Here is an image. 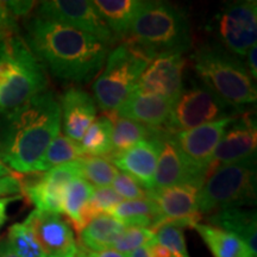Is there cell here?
Wrapping results in <instances>:
<instances>
[{"label":"cell","instance_id":"obj_20","mask_svg":"<svg viewBox=\"0 0 257 257\" xmlns=\"http://www.w3.org/2000/svg\"><path fill=\"white\" fill-rule=\"evenodd\" d=\"M173 106L174 102L169 99L136 89L114 113L149 127L165 128Z\"/></svg>","mask_w":257,"mask_h":257},{"label":"cell","instance_id":"obj_15","mask_svg":"<svg viewBox=\"0 0 257 257\" xmlns=\"http://www.w3.org/2000/svg\"><path fill=\"white\" fill-rule=\"evenodd\" d=\"M24 223L32 230L47 257H75L78 244L68 221L59 213L32 211Z\"/></svg>","mask_w":257,"mask_h":257},{"label":"cell","instance_id":"obj_7","mask_svg":"<svg viewBox=\"0 0 257 257\" xmlns=\"http://www.w3.org/2000/svg\"><path fill=\"white\" fill-rule=\"evenodd\" d=\"M150 61L128 44L108 51L102 72L93 83V99L104 113H112L137 89L138 80Z\"/></svg>","mask_w":257,"mask_h":257},{"label":"cell","instance_id":"obj_41","mask_svg":"<svg viewBox=\"0 0 257 257\" xmlns=\"http://www.w3.org/2000/svg\"><path fill=\"white\" fill-rule=\"evenodd\" d=\"M21 195H16V197H8V198H0V230L3 229L6 220H8V208L11 202L17 201L21 199Z\"/></svg>","mask_w":257,"mask_h":257},{"label":"cell","instance_id":"obj_19","mask_svg":"<svg viewBox=\"0 0 257 257\" xmlns=\"http://www.w3.org/2000/svg\"><path fill=\"white\" fill-rule=\"evenodd\" d=\"M61 128L70 140L80 142L96 118V104L88 92L70 87L61 96Z\"/></svg>","mask_w":257,"mask_h":257},{"label":"cell","instance_id":"obj_45","mask_svg":"<svg viewBox=\"0 0 257 257\" xmlns=\"http://www.w3.org/2000/svg\"><path fill=\"white\" fill-rule=\"evenodd\" d=\"M9 175H14V173H12L11 170H10L8 167L0 161V178H3V176H9Z\"/></svg>","mask_w":257,"mask_h":257},{"label":"cell","instance_id":"obj_38","mask_svg":"<svg viewBox=\"0 0 257 257\" xmlns=\"http://www.w3.org/2000/svg\"><path fill=\"white\" fill-rule=\"evenodd\" d=\"M5 4L10 14L17 19L18 17H24L30 14L36 3L30 2V0H12V2H5Z\"/></svg>","mask_w":257,"mask_h":257},{"label":"cell","instance_id":"obj_25","mask_svg":"<svg viewBox=\"0 0 257 257\" xmlns=\"http://www.w3.org/2000/svg\"><path fill=\"white\" fill-rule=\"evenodd\" d=\"M106 214L121 221L125 226L148 227L153 231L160 221L159 208L150 198L124 200Z\"/></svg>","mask_w":257,"mask_h":257},{"label":"cell","instance_id":"obj_36","mask_svg":"<svg viewBox=\"0 0 257 257\" xmlns=\"http://www.w3.org/2000/svg\"><path fill=\"white\" fill-rule=\"evenodd\" d=\"M16 29H17L16 18L10 14L5 2H0V41L10 35L16 34Z\"/></svg>","mask_w":257,"mask_h":257},{"label":"cell","instance_id":"obj_30","mask_svg":"<svg viewBox=\"0 0 257 257\" xmlns=\"http://www.w3.org/2000/svg\"><path fill=\"white\" fill-rule=\"evenodd\" d=\"M80 178L91 184L93 187H108L119 174L113 163L106 157H89L86 156L79 160Z\"/></svg>","mask_w":257,"mask_h":257},{"label":"cell","instance_id":"obj_18","mask_svg":"<svg viewBox=\"0 0 257 257\" xmlns=\"http://www.w3.org/2000/svg\"><path fill=\"white\" fill-rule=\"evenodd\" d=\"M165 128H162V131ZM161 131L159 136L141 141L130 149L110 156V160L121 173L130 175L146 192L154 189V179L161 150Z\"/></svg>","mask_w":257,"mask_h":257},{"label":"cell","instance_id":"obj_21","mask_svg":"<svg viewBox=\"0 0 257 257\" xmlns=\"http://www.w3.org/2000/svg\"><path fill=\"white\" fill-rule=\"evenodd\" d=\"M212 226L227 231L243 240L253 255L257 256V216L255 210L229 207L210 214Z\"/></svg>","mask_w":257,"mask_h":257},{"label":"cell","instance_id":"obj_28","mask_svg":"<svg viewBox=\"0 0 257 257\" xmlns=\"http://www.w3.org/2000/svg\"><path fill=\"white\" fill-rule=\"evenodd\" d=\"M94 187L81 178L74 179L67 185L62 200V213L66 214L78 234L82 230V213Z\"/></svg>","mask_w":257,"mask_h":257},{"label":"cell","instance_id":"obj_2","mask_svg":"<svg viewBox=\"0 0 257 257\" xmlns=\"http://www.w3.org/2000/svg\"><path fill=\"white\" fill-rule=\"evenodd\" d=\"M60 131V101L46 89L0 115V161L12 173H37L38 163Z\"/></svg>","mask_w":257,"mask_h":257},{"label":"cell","instance_id":"obj_16","mask_svg":"<svg viewBox=\"0 0 257 257\" xmlns=\"http://www.w3.org/2000/svg\"><path fill=\"white\" fill-rule=\"evenodd\" d=\"M186 63L184 55H169L153 60L138 80L137 89L175 102L184 91Z\"/></svg>","mask_w":257,"mask_h":257},{"label":"cell","instance_id":"obj_35","mask_svg":"<svg viewBox=\"0 0 257 257\" xmlns=\"http://www.w3.org/2000/svg\"><path fill=\"white\" fill-rule=\"evenodd\" d=\"M112 188L123 199L127 200H136V199H144L147 197V192L141 187L140 184L125 173H119L112 182Z\"/></svg>","mask_w":257,"mask_h":257},{"label":"cell","instance_id":"obj_34","mask_svg":"<svg viewBox=\"0 0 257 257\" xmlns=\"http://www.w3.org/2000/svg\"><path fill=\"white\" fill-rule=\"evenodd\" d=\"M154 231L148 227L126 226L112 244L111 249L127 255L134 250L149 244L154 239Z\"/></svg>","mask_w":257,"mask_h":257},{"label":"cell","instance_id":"obj_13","mask_svg":"<svg viewBox=\"0 0 257 257\" xmlns=\"http://www.w3.org/2000/svg\"><path fill=\"white\" fill-rule=\"evenodd\" d=\"M200 187L191 184L173 186L147 192V197L155 201L160 212V225L172 223L182 229L200 223L201 213L198 208V194Z\"/></svg>","mask_w":257,"mask_h":257},{"label":"cell","instance_id":"obj_29","mask_svg":"<svg viewBox=\"0 0 257 257\" xmlns=\"http://www.w3.org/2000/svg\"><path fill=\"white\" fill-rule=\"evenodd\" d=\"M85 155L79 142L70 140L66 135L59 134L47 148L46 153L38 163L37 173H46L57 166L79 161Z\"/></svg>","mask_w":257,"mask_h":257},{"label":"cell","instance_id":"obj_32","mask_svg":"<svg viewBox=\"0 0 257 257\" xmlns=\"http://www.w3.org/2000/svg\"><path fill=\"white\" fill-rule=\"evenodd\" d=\"M121 201H124V199L110 186L108 187L94 188L85 210H83L82 229L89 221L101 216V214H106L111 208H113L115 205L120 204Z\"/></svg>","mask_w":257,"mask_h":257},{"label":"cell","instance_id":"obj_9","mask_svg":"<svg viewBox=\"0 0 257 257\" xmlns=\"http://www.w3.org/2000/svg\"><path fill=\"white\" fill-rule=\"evenodd\" d=\"M213 31L224 49L239 59L256 44L257 3L256 0L230 2L214 17Z\"/></svg>","mask_w":257,"mask_h":257},{"label":"cell","instance_id":"obj_27","mask_svg":"<svg viewBox=\"0 0 257 257\" xmlns=\"http://www.w3.org/2000/svg\"><path fill=\"white\" fill-rule=\"evenodd\" d=\"M112 130L113 123L107 113L95 118L79 142L85 157L110 156L112 153Z\"/></svg>","mask_w":257,"mask_h":257},{"label":"cell","instance_id":"obj_10","mask_svg":"<svg viewBox=\"0 0 257 257\" xmlns=\"http://www.w3.org/2000/svg\"><path fill=\"white\" fill-rule=\"evenodd\" d=\"M35 16L78 29L112 47L117 38L88 0H47L38 3Z\"/></svg>","mask_w":257,"mask_h":257},{"label":"cell","instance_id":"obj_31","mask_svg":"<svg viewBox=\"0 0 257 257\" xmlns=\"http://www.w3.org/2000/svg\"><path fill=\"white\" fill-rule=\"evenodd\" d=\"M6 240L18 257H47L36 236L24 221L10 226Z\"/></svg>","mask_w":257,"mask_h":257},{"label":"cell","instance_id":"obj_17","mask_svg":"<svg viewBox=\"0 0 257 257\" xmlns=\"http://www.w3.org/2000/svg\"><path fill=\"white\" fill-rule=\"evenodd\" d=\"M160 138L161 150L154 179V189H163L184 184L201 187L206 178L189 165L180 153L172 135L163 130Z\"/></svg>","mask_w":257,"mask_h":257},{"label":"cell","instance_id":"obj_5","mask_svg":"<svg viewBox=\"0 0 257 257\" xmlns=\"http://www.w3.org/2000/svg\"><path fill=\"white\" fill-rule=\"evenodd\" d=\"M46 68L16 32L0 41V115L46 91Z\"/></svg>","mask_w":257,"mask_h":257},{"label":"cell","instance_id":"obj_37","mask_svg":"<svg viewBox=\"0 0 257 257\" xmlns=\"http://www.w3.org/2000/svg\"><path fill=\"white\" fill-rule=\"evenodd\" d=\"M22 193V181L15 175L0 178V198H8L10 195H19Z\"/></svg>","mask_w":257,"mask_h":257},{"label":"cell","instance_id":"obj_26","mask_svg":"<svg viewBox=\"0 0 257 257\" xmlns=\"http://www.w3.org/2000/svg\"><path fill=\"white\" fill-rule=\"evenodd\" d=\"M107 114L110 115L112 123H113V130H112V153L110 156L130 149L131 147H134L135 144L141 142V141L159 136L163 128L149 127L147 125L137 123L135 120L127 119V118L118 117L114 112Z\"/></svg>","mask_w":257,"mask_h":257},{"label":"cell","instance_id":"obj_3","mask_svg":"<svg viewBox=\"0 0 257 257\" xmlns=\"http://www.w3.org/2000/svg\"><path fill=\"white\" fill-rule=\"evenodd\" d=\"M124 42L152 62L159 57L184 55L192 48L188 17L167 2H143Z\"/></svg>","mask_w":257,"mask_h":257},{"label":"cell","instance_id":"obj_1","mask_svg":"<svg viewBox=\"0 0 257 257\" xmlns=\"http://www.w3.org/2000/svg\"><path fill=\"white\" fill-rule=\"evenodd\" d=\"M23 40L31 53L57 79L88 83L104 67L111 48L68 25L32 16L24 24Z\"/></svg>","mask_w":257,"mask_h":257},{"label":"cell","instance_id":"obj_8","mask_svg":"<svg viewBox=\"0 0 257 257\" xmlns=\"http://www.w3.org/2000/svg\"><path fill=\"white\" fill-rule=\"evenodd\" d=\"M240 112L204 83H194L191 87L184 88L174 102L165 130L170 134L191 130L221 118L237 115Z\"/></svg>","mask_w":257,"mask_h":257},{"label":"cell","instance_id":"obj_39","mask_svg":"<svg viewBox=\"0 0 257 257\" xmlns=\"http://www.w3.org/2000/svg\"><path fill=\"white\" fill-rule=\"evenodd\" d=\"M75 257H126V255L115 251L113 249H106L101 250V251H91V250H87L79 245Z\"/></svg>","mask_w":257,"mask_h":257},{"label":"cell","instance_id":"obj_6","mask_svg":"<svg viewBox=\"0 0 257 257\" xmlns=\"http://www.w3.org/2000/svg\"><path fill=\"white\" fill-rule=\"evenodd\" d=\"M256 154L238 162L217 167L199 189L198 208L201 214L229 207L256 204Z\"/></svg>","mask_w":257,"mask_h":257},{"label":"cell","instance_id":"obj_44","mask_svg":"<svg viewBox=\"0 0 257 257\" xmlns=\"http://www.w3.org/2000/svg\"><path fill=\"white\" fill-rule=\"evenodd\" d=\"M126 257H152V253H150L149 245H143L141 248H138L130 253H127Z\"/></svg>","mask_w":257,"mask_h":257},{"label":"cell","instance_id":"obj_40","mask_svg":"<svg viewBox=\"0 0 257 257\" xmlns=\"http://www.w3.org/2000/svg\"><path fill=\"white\" fill-rule=\"evenodd\" d=\"M256 53H257V49H256V44H253V46L250 48L248 50V53H246V69H248V72L250 74V76L255 80L256 81V78H257V60H256Z\"/></svg>","mask_w":257,"mask_h":257},{"label":"cell","instance_id":"obj_11","mask_svg":"<svg viewBox=\"0 0 257 257\" xmlns=\"http://www.w3.org/2000/svg\"><path fill=\"white\" fill-rule=\"evenodd\" d=\"M237 115L221 118L219 120L191 130L169 134L172 135L173 141L189 165L207 178L211 172V162L214 150L226 128L236 119Z\"/></svg>","mask_w":257,"mask_h":257},{"label":"cell","instance_id":"obj_22","mask_svg":"<svg viewBox=\"0 0 257 257\" xmlns=\"http://www.w3.org/2000/svg\"><path fill=\"white\" fill-rule=\"evenodd\" d=\"M96 11L111 29L117 41H124L143 2L141 0H95Z\"/></svg>","mask_w":257,"mask_h":257},{"label":"cell","instance_id":"obj_33","mask_svg":"<svg viewBox=\"0 0 257 257\" xmlns=\"http://www.w3.org/2000/svg\"><path fill=\"white\" fill-rule=\"evenodd\" d=\"M156 243L161 244L169 250L174 257H189L186 240L184 236V229L178 225L172 223H166L160 225L154 231Z\"/></svg>","mask_w":257,"mask_h":257},{"label":"cell","instance_id":"obj_4","mask_svg":"<svg viewBox=\"0 0 257 257\" xmlns=\"http://www.w3.org/2000/svg\"><path fill=\"white\" fill-rule=\"evenodd\" d=\"M192 66L201 83L237 110L256 102V81L242 59L217 42L199 48L192 55Z\"/></svg>","mask_w":257,"mask_h":257},{"label":"cell","instance_id":"obj_12","mask_svg":"<svg viewBox=\"0 0 257 257\" xmlns=\"http://www.w3.org/2000/svg\"><path fill=\"white\" fill-rule=\"evenodd\" d=\"M80 178V162L64 163L41 175L31 176L22 182V193L36 210L62 213V200L67 185Z\"/></svg>","mask_w":257,"mask_h":257},{"label":"cell","instance_id":"obj_14","mask_svg":"<svg viewBox=\"0 0 257 257\" xmlns=\"http://www.w3.org/2000/svg\"><path fill=\"white\" fill-rule=\"evenodd\" d=\"M256 147V112H240L226 128L214 150L211 162V172L217 167L238 162L255 155Z\"/></svg>","mask_w":257,"mask_h":257},{"label":"cell","instance_id":"obj_23","mask_svg":"<svg viewBox=\"0 0 257 257\" xmlns=\"http://www.w3.org/2000/svg\"><path fill=\"white\" fill-rule=\"evenodd\" d=\"M192 229L197 230L213 257H256L242 239L227 231L201 223Z\"/></svg>","mask_w":257,"mask_h":257},{"label":"cell","instance_id":"obj_42","mask_svg":"<svg viewBox=\"0 0 257 257\" xmlns=\"http://www.w3.org/2000/svg\"><path fill=\"white\" fill-rule=\"evenodd\" d=\"M148 245H149L152 257H174V255H173L168 249L165 248L163 245H161V244L156 243L155 239H153Z\"/></svg>","mask_w":257,"mask_h":257},{"label":"cell","instance_id":"obj_24","mask_svg":"<svg viewBox=\"0 0 257 257\" xmlns=\"http://www.w3.org/2000/svg\"><path fill=\"white\" fill-rule=\"evenodd\" d=\"M125 225L108 214H101L86 225L79 233L80 246L91 250L101 251L111 249L117 237L125 230Z\"/></svg>","mask_w":257,"mask_h":257},{"label":"cell","instance_id":"obj_43","mask_svg":"<svg viewBox=\"0 0 257 257\" xmlns=\"http://www.w3.org/2000/svg\"><path fill=\"white\" fill-rule=\"evenodd\" d=\"M0 257H18L17 253L11 249L6 238L0 240Z\"/></svg>","mask_w":257,"mask_h":257}]
</instances>
